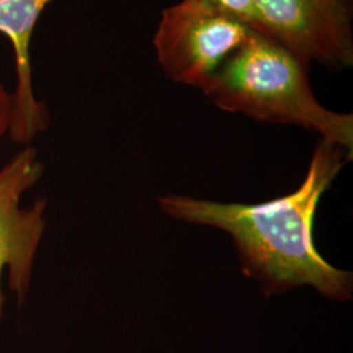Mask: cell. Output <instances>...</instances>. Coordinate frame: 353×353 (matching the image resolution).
Here are the masks:
<instances>
[{
    "instance_id": "cell-8",
    "label": "cell",
    "mask_w": 353,
    "mask_h": 353,
    "mask_svg": "<svg viewBox=\"0 0 353 353\" xmlns=\"http://www.w3.org/2000/svg\"><path fill=\"white\" fill-rule=\"evenodd\" d=\"M12 92H10L6 87L0 75V151H1L3 140L10 134V128L12 123Z\"/></svg>"
},
{
    "instance_id": "cell-3",
    "label": "cell",
    "mask_w": 353,
    "mask_h": 353,
    "mask_svg": "<svg viewBox=\"0 0 353 353\" xmlns=\"http://www.w3.org/2000/svg\"><path fill=\"white\" fill-rule=\"evenodd\" d=\"M252 32L202 0H181L165 8L153 43L166 75L203 90Z\"/></svg>"
},
{
    "instance_id": "cell-1",
    "label": "cell",
    "mask_w": 353,
    "mask_h": 353,
    "mask_svg": "<svg viewBox=\"0 0 353 353\" xmlns=\"http://www.w3.org/2000/svg\"><path fill=\"white\" fill-rule=\"evenodd\" d=\"M347 156L341 145L319 140L301 186L270 202L217 203L166 195L159 204L174 220L227 232L239 252L242 272L255 279L265 296L310 285L323 296L345 301L351 299L352 276L319 255L313 220Z\"/></svg>"
},
{
    "instance_id": "cell-2",
    "label": "cell",
    "mask_w": 353,
    "mask_h": 353,
    "mask_svg": "<svg viewBox=\"0 0 353 353\" xmlns=\"http://www.w3.org/2000/svg\"><path fill=\"white\" fill-rule=\"evenodd\" d=\"M307 65L278 42L252 32L203 92L225 112L303 127L352 153V115L319 103Z\"/></svg>"
},
{
    "instance_id": "cell-7",
    "label": "cell",
    "mask_w": 353,
    "mask_h": 353,
    "mask_svg": "<svg viewBox=\"0 0 353 353\" xmlns=\"http://www.w3.org/2000/svg\"><path fill=\"white\" fill-rule=\"evenodd\" d=\"M250 26L254 0H202Z\"/></svg>"
},
{
    "instance_id": "cell-4",
    "label": "cell",
    "mask_w": 353,
    "mask_h": 353,
    "mask_svg": "<svg viewBox=\"0 0 353 353\" xmlns=\"http://www.w3.org/2000/svg\"><path fill=\"white\" fill-rule=\"evenodd\" d=\"M250 28L306 64L352 65L351 0H254Z\"/></svg>"
},
{
    "instance_id": "cell-6",
    "label": "cell",
    "mask_w": 353,
    "mask_h": 353,
    "mask_svg": "<svg viewBox=\"0 0 353 353\" xmlns=\"http://www.w3.org/2000/svg\"><path fill=\"white\" fill-rule=\"evenodd\" d=\"M51 0H0V33L14 51L16 87L13 89L12 123L8 138L16 144L30 145L49 126V112L33 87L30 42L38 20Z\"/></svg>"
},
{
    "instance_id": "cell-5",
    "label": "cell",
    "mask_w": 353,
    "mask_h": 353,
    "mask_svg": "<svg viewBox=\"0 0 353 353\" xmlns=\"http://www.w3.org/2000/svg\"><path fill=\"white\" fill-rule=\"evenodd\" d=\"M43 170L32 145H26L0 169V330L6 305L1 290L4 272L19 305L26 301L32 284L38 248L46 229L48 202L38 199L32 207H23L21 201L39 182Z\"/></svg>"
}]
</instances>
